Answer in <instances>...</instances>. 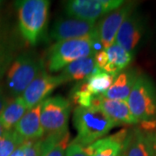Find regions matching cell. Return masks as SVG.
Here are the masks:
<instances>
[{
	"mask_svg": "<svg viewBox=\"0 0 156 156\" xmlns=\"http://www.w3.org/2000/svg\"><path fill=\"white\" fill-rule=\"evenodd\" d=\"M127 102L139 122L156 121V86L147 76L139 75Z\"/></svg>",
	"mask_w": 156,
	"mask_h": 156,
	"instance_id": "cell-5",
	"label": "cell"
},
{
	"mask_svg": "<svg viewBox=\"0 0 156 156\" xmlns=\"http://www.w3.org/2000/svg\"><path fill=\"white\" fill-rule=\"evenodd\" d=\"M133 56L132 53L115 43L108 49L96 52L95 59L101 70L117 76L131 63Z\"/></svg>",
	"mask_w": 156,
	"mask_h": 156,
	"instance_id": "cell-11",
	"label": "cell"
},
{
	"mask_svg": "<svg viewBox=\"0 0 156 156\" xmlns=\"http://www.w3.org/2000/svg\"><path fill=\"white\" fill-rule=\"evenodd\" d=\"M93 106H97L111 119L114 122L119 125H135L139 122L125 101L109 100L102 95L97 96L94 101Z\"/></svg>",
	"mask_w": 156,
	"mask_h": 156,
	"instance_id": "cell-13",
	"label": "cell"
},
{
	"mask_svg": "<svg viewBox=\"0 0 156 156\" xmlns=\"http://www.w3.org/2000/svg\"><path fill=\"white\" fill-rule=\"evenodd\" d=\"M64 83L60 75L52 76L44 71L34 80L22 94L28 109L43 102L59 85Z\"/></svg>",
	"mask_w": 156,
	"mask_h": 156,
	"instance_id": "cell-12",
	"label": "cell"
},
{
	"mask_svg": "<svg viewBox=\"0 0 156 156\" xmlns=\"http://www.w3.org/2000/svg\"><path fill=\"white\" fill-rule=\"evenodd\" d=\"M28 110L22 96L15 97L13 100L9 101L5 108L0 113V122L6 131L13 129Z\"/></svg>",
	"mask_w": 156,
	"mask_h": 156,
	"instance_id": "cell-19",
	"label": "cell"
},
{
	"mask_svg": "<svg viewBox=\"0 0 156 156\" xmlns=\"http://www.w3.org/2000/svg\"><path fill=\"white\" fill-rule=\"evenodd\" d=\"M44 71V59L34 52H24L11 62L7 71V89L14 98L20 96L29 85Z\"/></svg>",
	"mask_w": 156,
	"mask_h": 156,
	"instance_id": "cell-4",
	"label": "cell"
},
{
	"mask_svg": "<svg viewBox=\"0 0 156 156\" xmlns=\"http://www.w3.org/2000/svg\"><path fill=\"white\" fill-rule=\"evenodd\" d=\"M102 50L98 34L85 37L56 42L47 53V68L50 73L62 70L78 59L95 56Z\"/></svg>",
	"mask_w": 156,
	"mask_h": 156,
	"instance_id": "cell-2",
	"label": "cell"
},
{
	"mask_svg": "<svg viewBox=\"0 0 156 156\" xmlns=\"http://www.w3.org/2000/svg\"><path fill=\"white\" fill-rule=\"evenodd\" d=\"M69 138V134L68 133L64 136V138L59 142V144H57L52 150L49 152V154L46 156H65V151L68 147Z\"/></svg>",
	"mask_w": 156,
	"mask_h": 156,
	"instance_id": "cell-24",
	"label": "cell"
},
{
	"mask_svg": "<svg viewBox=\"0 0 156 156\" xmlns=\"http://www.w3.org/2000/svg\"><path fill=\"white\" fill-rule=\"evenodd\" d=\"M95 22L76 17L59 18L50 30V38L56 42L89 37L97 35Z\"/></svg>",
	"mask_w": 156,
	"mask_h": 156,
	"instance_id": "cell-8",
	"label": "cell"
},
{
	"mask_svg": "<svg viewBox=\"0 0 156 156\" xmlns=\"http://www.w3.org/2000/svg\"><path fill=\"white\" fill-rule=\"evenodd\" d=\"M145 32L144 17L134 10L122 23L116 35L115 44L134 54L144 37Z\"/></svg>",
	"mask_w": 156,
	"mask_h": 156,
	"instance_id": "cell-9",
	"label": "cell"
},
{
	"mask_svg": "<svg viewBox=\"0 0 156 156\" xmlns=\"http://www.w3.org/2000/svg\"><path fill=\"white\" fill-rule=\"evenodd\" d=\"M73 123L77 136L73 140L86 147L100 140L117 124L97 106L76 107L74 109Z\"/></svg>",
	"mask_w": 156,
	"mask_h": 156,
	"instance_id": "cell-1",
	"label": "cell"
},
{
	"mask_svg": "<svg viewBox=\"0 0 156 156\" xmlns=\"http://www.w3.org/2000/svg\"><path fill=\"white\" fill-rule=\"evenodd\" d=\"M6 132V130L5 129V128L3 127V125H2V123L0 122V136H2L3 134H5Z\"/></svg>",
	"mask_w": 156,
	"mask_h": 156,
	"instance_id": "cell-30",
	"label": "cell"
},
{
	"mask_svg": "<svg viewBox=\"0 0 156 156\" xmlns=\"http://www.w3.org/2000/svg\"><path fill=\"white\" fill-rule=\"evenodd\" d=\"M124 3L122 0H72L66 3L65 11L69 17L95 22L99 17L122 6Z\"/></svg>",
	"mask_w": 156,
	"mask_h": 156,
	"instance_id": "cell-7",
	"label": "cell"
},
{
	"mask_svg": "<svg viewBox=\"0 0 156 156\" xmlns=\"http://www.w3.org/2000/svg\"><path fill=\"white\" fill-rule=\"evenodd\" d=\"M18 10V26L23 38L36 45L44 31L50 2L48 0H23L16 2Z\"/></svg>",
	"mask_w": 156,
	"mask_h": 156,
	"instance_id": "cell-3",
	"label": "cell"
},
{
	"mask_svg": "<svg viewBox=\"0 0 156 156\" xmlns=\"http://www.w3.org/2000/svg\"><path fill=\"white\" fill-rule=\"evenodd\" d=\"M8 102L9 99L5 93V89L2 87V85H0V113L3 111V109L5 108Z\"/></svg>",
	"mask_w": 156,
	"mask_h": 156,
	"instance_id": "cell-26",
	"label": "cell"
},
{
	"mask_svg": "<svg viewBox=\"0 0 156 156\" xmlns=\"http://www.w3.org/2000/svg\"><path fill=\"white\" fill-rule=\"evenodd\" d=\"M43 102L29 109L14 127V129L26 140H35L44 137L40 115Z\"/></svg>",
	"mask_w": 156,
	"mask_h": 156,
	"instance_id": "cell-15",
	"label": "cell"
},
{
	"mask_svg": "<svg viewBox=\"0 0 156 156\" xmlns=\"http://www.w3.org/2000/svg\"><path fill=\"white\" fill-rule=\"evenodd\" d=\"M128 131L122 129L115 134L98 140L84 147L89 156H121Z\"/></svg>",
	"mask_w": 156,
	"mask_h": 156,
	"instance_id": "cell-14",
	"label": "cell"
},
{
	"mask_svg": "<svg viewBox=\"0 0 156 156\" xmlns=\"http://www.w3.org/2000/svg\"><path fill=\"white\" fill-rule=\"evenodd\" d=\"M124 156H155L152 147L150 134L140 128L128 132L122 148Z\"/></svg>",
	"mask_w": 156,
	"mask_h": 156,
	"instance_id": "cell-16",
	"label": "cell"
},
{
	"mask_svg": "<svg viewBox=\"0 0 156 156\" xmlns=\"http://www.w3.org/2000/svg\"><path fill=\"white\" fill-rule=\"evenodd\" d=\"M150 139H151V143H152V147H153V149L154 152V154L156 156V132H154V134H150Z\"/></svg>",
	"mask_w": 156,
	"mask_h": 156,
	"instance_id": "cell-28",
	"label": "cell"
},
{
	"mask_svg": "<svg viewBox=\"0 0 156 156\" xmlns=\"http://www.w3.org/2000/svg\"><path fill=\"white\" fill-rule=\"evenodd\" d=\"M50 134L35 140H27L24 156H46L68 134Z\"/></svg>",
	"mask_w": 156,
	"mask_h": 156,
	"instance_id": "cell-20",
	"label": "cell"
},
{
	"mask_svg": "<svg viewBox=\"0 0 156 156\" xmlns=\"http://www.w3.org/2000/svg\"><path fill=\"white\" fill-rule=\"evenodd\" d=\"M139 75L135 69H127L121 72L102 96L109 100L127 101Z\"/></svg>",
	"mask_w": 156,
	"mask_h": 156,
	"instance_id": "cell-17",
	"label": "cell"
},
{
	"mask_svg": "<svg viewBox=\"0 0 156 156\" xmlns=\"http://www.w3.org/2000/svg\"><path fill=\"white\" fill-rule=\"evenodd\" d=\"M101 70L96 64L95 56L83 57L69 63L60 74L64 83L70 81H84L91 75Z\"/></svg>",
	"mask_w": 156,
	"mask_h": 156,
	"instance_id": "cell-18",
	"label": "cell"
},
{
	"mask_svg": "<svg viewBox=\"0 0 156 156\" xmlns=\"http://www.w3.org/2000/svg\"><path fill=\"white\" fill-rule=\"evenodd\" d=\"M6 45H8V44L6 43L5 40L3 38V37L0 35V49H2V48L5 47Z\"/></svg>",
	"mask_w": 156,
	"mask_h": 156,
	"instance_id": "cell-29",
	"label": "cell"
},
{
	"mask_svg": "<svg viewBox=\"0 0 156 156\" xmlns=\"http://www.w3.org/2000/svg\"><path fill=\"white\" fill-rule=\"evenodd\" d=\"M13 60V50L11 45H6L5 47L0 49V79L8 71Z\"/></svg>",
	"mask_w": 156,
	"mask_h": 156,
	"instance_id": "cell-23",
	"label": "cell"
},
{
	"mask_svg": "<svg viewBox=\"0 0 156 156\" xmlns=\"http://www.w3.org/2000/svg\"><path fill=\"white\" fill-rule=\"evenodd\" d=\"M71 112L70 101L62 95L47 98L43 101L41 124L44 133L63 134L68 132V122Z\"/></svg>",
	"mask_w": 156,
	"mask_h": 156,
	"instance_id": "cell-6",
	"label": "cell"
},
{
	"mask_svg": "<svg viewBox=\"0 0 156 156\" xmlns=\"http://www.w3.org/2000/svg\"><path fill=\"white\" fill-rule=\"evenodd\" d=\"M26 140L13 128L0 136V156H10Z\"/></svg>",
	"mask_w": 156,
	"mask_h": 156,
	"instance_id": "cell-22",
	"label": "cell"
},
{
	"mask_svg": "<svg viewBox=\"0 0 156 156\" xmlns=\"http://www.w3.org/2000/svg\"><path fill=\"white\" fill-rule=\"evenodd\" d=\"M65 156H89L82 146L71 142L65 151Z\"/></svg>",
	"mask_w": 156,
	"mask_h": 156,
	"instance_id": "cell-25",
	"label": "cell"
},
{
	"mask_svg": "<svg viewBox=\"0 0 156 156\" xmlns=\"http://www.w3.org/2000/svg\"><path fill=\"white\" fill-rule=\"evenodd\" d=\"M115 77L116 76L109 75L102 70H99L83 82L89 93L94 96H100L103 95L109 89Z\"/></svg>",
	"mask_w": 156,
	"mask_h": 156,
	"instance_id": "cell-21",
	"label": "cell"
},
{
	"mask_svg": "<svg viewBox=\"0 0 156 156\" xmlns=\"http://www.w3.org/2000/svg\"><path fill=\"white\" fill-rule=\"evenodd\" d=\"M121 156H124V154H123V153L122 152V154H121Z\"/></svg>",
	"mask_w": 156,
	"mask_h": 156,
	"instance_id": "cell-31",
	"label": "cell"
},
{
	"mask_svg": "<svg viewBox=\"0 0 156 156\" xmlns=\"http://www.w3.org/2000/svg\"><path fill=\"white\" fill-rule=\"evenodd\" d=\"M134 3H127L102 17L96 25L102 49L105 50L115 43L116 35L123 21L134 10Z\"/></svg>",
	"mask_w": 156,
	"mask_h": 156,
	"instance_id": "cell-10",
	"label": "cell"
},
{
	"mask_svg": "<svg viewBox=\"0 0 156 156\" xmlns=\"http://www.w3.org/2000/svg\"><path fill=\"white\" fill-rule=\"evenodd\" d=\"M26 146H27V140L21 145L19 147H17L16 150L14 151L10 156H24L25 154V149H26Z\"/></svg>",
	"mask_w": 156,
	"mask_h": 156,
	"instance_id": "cell-27",
	"label": "cell"
}]
</instances>
